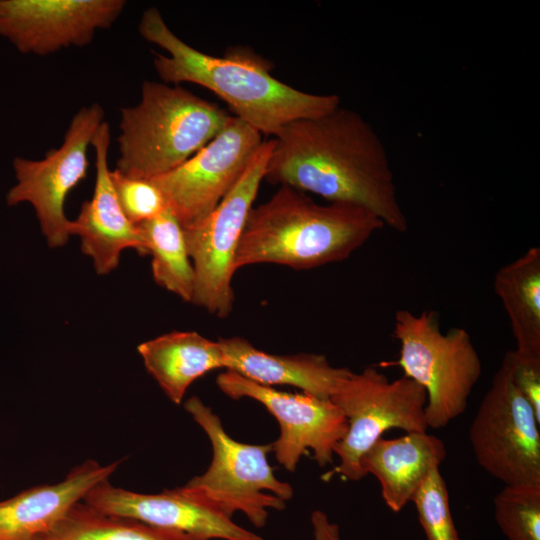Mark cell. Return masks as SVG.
<instances>
[{"label": "cell", "instance_id": "obj_1", "mask_svg": "<svg viewBox=\"0 0 540 540\" xmlns=\"http://www.w3.org/2000/svg\"><path fill=\"white\" fill-rule=\"evenodd\" d=\"M264 180L362 207L384 226L408 230L383 141L365 118L341 105L284 125L273 138Z\"/></svg>", "mask_w": 540, "mask_h": 540}, {"label": "cell", "instance_id": "obj_2", "mask_svg": "<svg viewBox=\"0 0 540 540\" xmlns=\"http://www.w3.org/2000/svg\"><path fill=\"white\" fill-rule=\"evenodd\" d=\"M139 34L167 52L156 53L154 69L166 84L189 82L219 96L262 135L275 136L289 122L313 118L340 106L335 94H313L276 79L269 61L247 47H231L224 57L199 51L180 39L156 7L146 9Z\"/></svg>", "mask_w": 540, "mask_h": 540}, {"label": "cell", "instance_id": "obj_3", "mask_svg": "<svg viewBox=\"0 0 540 540\" xmlns=\"http://www.w3.org/2000/svg\"><path fill=\"white\" fill-rule=\"evenodd\" d=\"M383 227L362 207L319 204L305 192L280 186L269 200L250 210L234 268L271 263L309 270L340 262Z\"/></svg>", "mask_w": 540, "mask_h": 540}, {"label": "cell", "instance_id": "obj_4", "mask_svg": "<svg viewBox=\"0 0 540 540\" xmlns=\"http://www.w3.org/2000/svg\"><path fill=\"white\" fill-rule=\"evenodd\" d=\"M230 117L180 85L144 81L140 101L121 109L115 169L145 180L164 175L210 142Z\"/></svg>", "mask_w": 540, "mask_h": 540}, {"label": "cell", "instance_id": "obj_5", "mask_svg": "<svg viewBox=\"0 0 540 540\" xmlns=\"http://www.w3.org/2000/svg\"><path fill=\"white\" fill-rule=\"evenodd\" d=\"M392 335L399 342L394 364L426 391L428 428L447 426L464 413L482 375L481 358L470 334L462 327L443 332L433 310L415 314L400 309Z\"/></svg>", "mask_w": 540, "mask_h": 540}, {"label": "cell", "instance_id": "obj_6", "mask_svg": "<svg viewBox=\"0 0 540 540\" xmlns=\"http://www.w3.org/2000/svg\"><path fill=\"white\" fill-rule=\"evenodd\" d=\"M185 410L203 429L212 446L208 469L186 485L229 516L244 513L257 528L266 525L268 510L285 509L293 497V488L280 481L267 460L272 443L245 444L231 438L210 407L193 396L184 403Z\"/></svg>", "mask_w": 540, "mask_h": 540}, {"label": "cell", "instance_id": "obj_7", "mask_svg": "<svg viewBox=\"0 0 540 540\" xmlns=\"http://www.w3.org/2000/svg\"><path fill=\"white\" fill-rule=\"evenodd\" d=\"M347 419L345 436L334 449L339 464L326 475L339 474L359 481L366 475L361 466L364 454L389 429L426 432V391L402 376L390 381L376 367L351 372L330 398Z\"/></svg>", "mask_w": 540, "mask_h": 540}, {"label": "cell", "instance_id": "obj_8", "mask_svg": "<svg viewBox=\"0 0 540 540\" xmlns=\"http://www.w3.org/2000/svg\"><path fill=\"white\" fill-rule=\"evenodd\" d=\"M273 139L264 141L243 175L218 206L199 223L184 229L195 274L192 303L226 318L233 309L235 254L253 202L264 180Z\"/></svg>", "mask_w": 540, "mask_h": 540}, {"label": "cell", "instance_id": "obj_9", "mask_svg": "<svg viewBox=\"0 0 540 540\" xmlns=\"http://www.w3.org/2000/svg\"><path fill=\"white\" fill-rule=\"evenodd\" d=\"M539 427L501 363L469 429L478 465L504 485L540 484Z\"/></svg>", "mask_w": 540, "mask_h": 540}, {"label": "cell", "instance_id": "obj_10", "mask_svg": "<svg viewBox=\"0 0 540 540\" xmlns=\"http://www.w3.org/2000/svg\"><path fill=\"white\" fill-rule=\"evenodd\" d=\"M102 122L104 110L98 103L83 106L72 117L60 147L50 150L41 160H13L17 183L8 191L6 203H30L52 248L64 246L71 236L65 200L87 176L88 148Z\"/></svg>", "mask_w": 540, "mask_h": 540}, {"label": "cell", "instance_id": "obj_11", "mask_svg": "<svg viewBox=\"0 0 540 540\" xmlns=\"http://www.w3.org/2000/svg\"><path fill=\"white\" fill-rule=\"evenodd\" d=\"M262 134L231 116L202 149L174 170L151 179L167 208L186 229L207 217L233 189L255 153Z\"/></svg>", "mask_w": 540, "mask_h": 540}, {"label": "cell", "instance_id": "obj_12", "mask_svg": "<svg viewBox=\"0 0 540 540\" xmlns=\"http://www.w3.org/2000/svg\"><path fill=\"white\" fill-rule=\"evenodd\" d=\"M216 383L229 398L256 400L276 418L280 435L272 443L273 452L287 471L296 470L308 449L320 467L333 462L334 449L345 436L348 424L331 399L279 391L230 370L220 373Z\"/></svg>", "mask_w": 540, "mask_h": 540}, {"label": "cell", "instance_id": "obj_13", "mask_svg": "<svg viewBox=\"0 0 540 540\" xmlns=\"http://www.w3.org/2000/svg\"><path fill=\"white\" fill-rule=\"evenodd\" d=\"M125 6L124 0H0V36L20 53L46 56L88 45Z\"/></svg>", "mask_w": 540, "mask_h": 540}, {"label": "cell", "instance_id": "obj_14", "mask_svg": "<svg viewBox=\"0 0 540 540\" xmlns=\"http://www.w3.org/2000/svg\"><path fill=\"white\" fill-rule=\"evenodd\" d=\"M83 502L106 514L207 540H264L237 525L231 516L213 506L188 485L145 494L114 486L106 480L96 485Z\"/></svg>", "mask_w": 540, "mask_h": 540}, {"label": "cell", "instance_id": "obj_15", "mask_svg": "<svg viewBox=\"0 0 540 540\" xmlns=\"http://www.w3.org/2000/svg\"><path fill=\"white\" fill-rule=\"evenodd\" d=\"M110 140V125L104 121L91 142L95 152L94 192L70 224L71 236H79L82 253L92 259L98 275L115 270L125 249L146 254L140 231L124 214L113 186L108 166Z\"/></svg>", "mask_w": 540, "mask_h": 540}, {"label": "cell", "instance_id": "obj_16", "mask_svg": "<svg viewBox=\"0 0 540 540\" xmlns=\"http://www.w3.org/2000/svg\"><path fill=\"white\" fill-rule=\"evenodd\" d=\"M120 463L102 465L88 459L57 483L34 486L0 501V540H34L50 531L96 485L109 480Z\"/></svg>", "mask_w": 540, "mask_h": 540}, {"label": "cell", "instance_id": "obj_17", "mask_svg": "<svg viewBox=\"0 0 540 540\" xmlns=\"http://www.w3.org/2000/svg\"><path fill=\"white\" fill-rule=\"evenodd\" d=\"M218 341L224 368L265 386L289 385L303 393L330 399L352 372L346 367L332 366L321 354H269L239 336Z\"/></svg>", "mask_w": 540, "mask_h": 540}, {"label": "cell", "instance_id": "obj_18", "mask_svg": "<svg viewBox=\"0 0 540 540\" xmlns=\"http://www.w3.org/2000/svg\"><path fill=\"white\" fill-rule=\"evenodd\" d=\"M447 455L444 442L426 432H411L386 439L381 437L364 454L361 466L365 475H374L387 507L400 512L426 476L440 468Z\"/></svg>", "mask_w": 540, "mask_h": 540}, {"label": "cell", "instance_id": "obj_19", "mask_svg": "<svg viewBox=\"0 0 540 540\" xmlns=\"http://www.w3.org/2000/svg\"><path fill=\"white\" fill-rule=\"evenodd\" d=\"M148 373L170 401L180 404L189 386L207 372L224 368L219 341L195 331H172L138 345Z\"/></svg>", "mask_w": 540, "mask_h": 540}, {"label": "cell", "instance_id": "obj_20", "mask_svg": "<svg viewBox=\"0 0 540 540\" xmlns=\"http://www.w3.org/2000/svg\"><path fill=\"white\" fill-rule=\"evenodd\" d=\"M493 288L507 314L520 354L540 358V248L502 266Z\"/></svg>", "mask_w": 540, "mask_h": 540}, {"label": "cell", "instance_id": "obj_21", "mask_svg": "<svg viewBox=\"0 0 540 540\" xmlns=\"http://www.w3.org/2000/svg\"><path fill=\"white\" fill-rule=\"evenodd\" d=\"M146 254L151 255L154 281L184 302H192L195 274L184 229L166 208L156 217L137 224Z\"/></svg>", "mask_w": 540, "mask_h": 540}, {"label": "cell", "instance_id": "obj_22", "mask_svg": "<svg viewBox=\"0 0 540 540\" xmlns=\"http://www.w3.org/2000/svg\"><path fill=\"white\" fill-rule=\"evenodd\" d=\"M34 540H207L76 504L53 529Z\"/></svg>", "mask_w": 540, "mask_h": 540}, {"label": "cell", "instance_id": "obj_23", "mask_svg": "<svg viewBox=\"0 0 540 540\" xmlns=\"http://www.w3.org/2000/svg\"><path fill=\"white\" fill-rule=\"evenodd\" d=\"M493 508L507 540H540V484L504 485Z\"/></svg>", "mask_w": 540, "mask_h": 540}, {"label": "cell", "instance_id": "obj_24", "mask_svg": "<svg viewBox=\"0 0 540 540\" xmlns=\"http://www.w3.org/2000/svg\"><path fill=\"white\" fill-rule=\"evenodd\" d=\"M411 502L426 540H462L452 517L449 493L440 468L426 476Z\"/></svg>", "mask_w": 540, "mask_h": 540}, {"label": "cell", "instance_id": "obj_25", "mask_svg": "<svg viewBox=\"0 0 540 540\" xmlns=\"http://www.w3.org/2000/svg\"><path fill=\"white\" fill-rule=\"evenodd\" d=\"M111 178L119 204L133 224L152 219L167 208L162 192L151 180L131 178L117 169L111 170Z\"/></svg>", "mask_w": 540, "mask_h": 540}, {"label": "cell", "instance_id": "obj_26", "mask_svg": "<svg viewBox=\"0 0 540 540\" xmlns=\"http://www.w3.org/2000/svg\"><path fill=\"white\" fill-rule=\"evenodd\" d=\"M502 364L507 368L517 390L540 418V358L508 351Z\"/></svg>", "mask_w": 540, "mask_h": 540}, {"label": "cell", "instance_id": "obj_27", "mask_svg": "<svg viewBox=\"0 0 540 540\" xmlns=\"http://www.w3.org/2000/svg\"><path fill=\"white\" fill-rule=\"evenodd\" d=\"M313 540H341L339 526L331 522L328 515L322 510L311 513Z\"/></svg>", "mask_w": 540, "mask_h": 540}]
</instances>
